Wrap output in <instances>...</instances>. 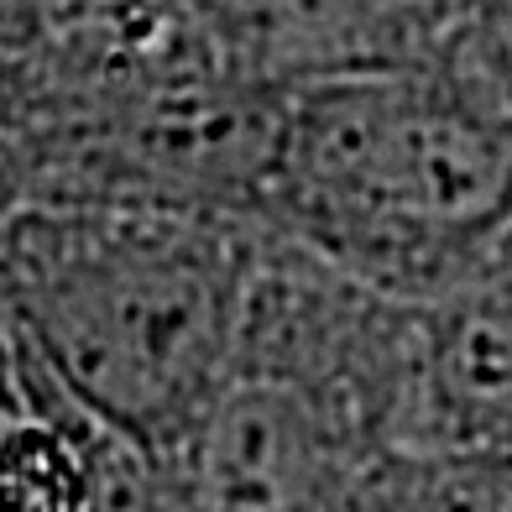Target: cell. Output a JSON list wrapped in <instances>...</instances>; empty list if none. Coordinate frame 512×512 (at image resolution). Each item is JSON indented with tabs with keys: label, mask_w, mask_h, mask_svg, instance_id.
<instances>
[{
	"label": "cell",
	"mask_w": 512,
	"mask_h": 512,
	"mask_svg": "<svg viewBox=\"0 0 512 512\" xmlns=\"http://www.w3.org/2000/svg\"><path fill=\"white\" fill-rule=\"evenodd\" d=\"M251 225L178 209H37L0 230L11 366L168 460L236 377Z\"/></svg>",
	"instance_id": "obj_1"
},
{
	"label": "cell",
	"mask_w": 512,
	"mask_h": 512,
	"mask_svg": "<svg viewBox=\"0 0 512 512\" xmlns=\"http://www.w3.org/2000/svg\"><path fill=\"white\" fill-rule=\"evenodd\" d=\"M272 225L387 298H450L512 230V121L429 63L293 89Z\"/></svg>",
	"instance_id": "obj_2"
},
{
	"label": "cell",
	"mask_w": 512,
	"mask_h": 512,
	"mask_svg": "<svg viewBox=\"0 0 512 512\" xmlns=\"http://www.w3.org/2000/svg\"><path fill=\"white\" fill-rule=\"evenodd\" d=\"M371 460L309 398L236 377L157 476L173 512H366Z\"/></svg>",
	"instance_id": "obj_3"
},
{
	"label": "cell",
	"mask_w": 512,
	"mask_h": 512,
	"mask_svg": "<svg viewBox=\"0 0 512 512\" xmlns=\"http://www.w3.org/2000/svg\"><path fill=\"white\" fill-rule=\"evenodd\" d=\"M0 413V512H105L100 424L32 371Z\"/></svg>",
	"instance_id": "obj_4"
},
{
	"label": "cell",
	"mask_w": 512,
	"mask_h": 512,
	"mask_svg": "<svg viewBox=\"0 0 512 512\" xmlns=\"http://www.w3.org/2000/svg\"><path fill=\"white\" fill-rule=\"evenodd\" d=\"M366 512H512V445L382 450L366 476Z\"/></svg>",
	"instance_id": "obj_5"
}]
</instances>
